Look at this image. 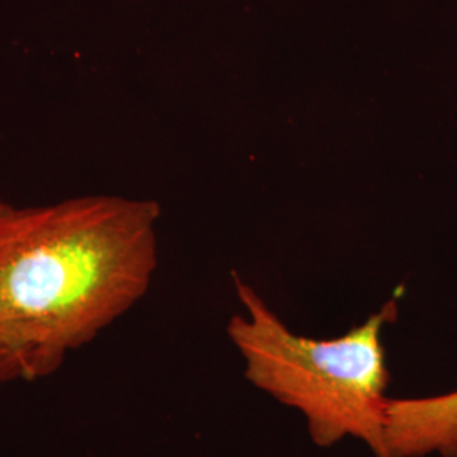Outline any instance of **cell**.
I'll return each instance as SVG.
<instances>
[{
	"label": "cell",
	"instance_id": "2",
	"mask_svg": "<svg viewBox=\"0 0 457 457\" xmlns=\"http://www.w3.org/2000/svg\"><path fill=\"white\" fill-rule=\"evenodd\" d=\"M234 287L245 312L230 317L228 336L243 358L245 379L302 413L313 445L330 449L356 439L373 457H390L386 392L392 376L383 332L396 320L398 300H388L341 337L312 339L295 334L236 273Z\"/></svg>",
	"mask_w": 457,
	"mask_h": 457
},
{
	"label": "cell",
	"instance_id": "3",
	"mask_svg": "<svg viewBox=\"0 0 457 457\" xmlns=\"http://www.w3.org/2000/svg\"><path fill=\"white\" fill-rule=\"evenodd\" d=\"M386 447L390 457H457V390L390 398Z\"/></svg>",
	"mask_w": 457,
	"mask_h": 457
},
{
	"label": "cell",
	"instance_id": "5",
	"mask_svg": "<svg viewBox=\"0 0 457 457\" xmlns=\"http://www.w3.org/2000/svg\"><path fill=\"white\" fill-rule=\"evenodd\" d=\"M5 207H7V205H5V204H2V202H0V213L4 212V211H5Z\"/></svg>",
	"mask_w": 457,
	"mask_h": 457
},
{
	"label": "cell",
	"instance_id": "1",
	"mask_svg": "<svg viewBox=\"0 0 457 457\" xmlns=\"http://www.w3.org/2000/svg\"><path fill=\"white\" fill-rule=\"evenodd\" d=\"M160 215L153 200L111 195L0 213V344L26 379L54 373L146 295Z\"/></svg>",
	"mask_w": 457,
	"mask_h": 457
},
{
	"label": "cell",
	"instance_id": "4",
	"mask_svg": "<svg viewBox=\"0 0 457 457\" xmlns=\"http://www.w3.org/2000/svg\"><path fill=\"white\" fill-rule=\"evenodd\" d=\"M17 378H24V376L16 354L0 344V383L12 381Z\"/></svg>",
	"mask_w": 457,
	"mask_h": 457
}]
</instances>
